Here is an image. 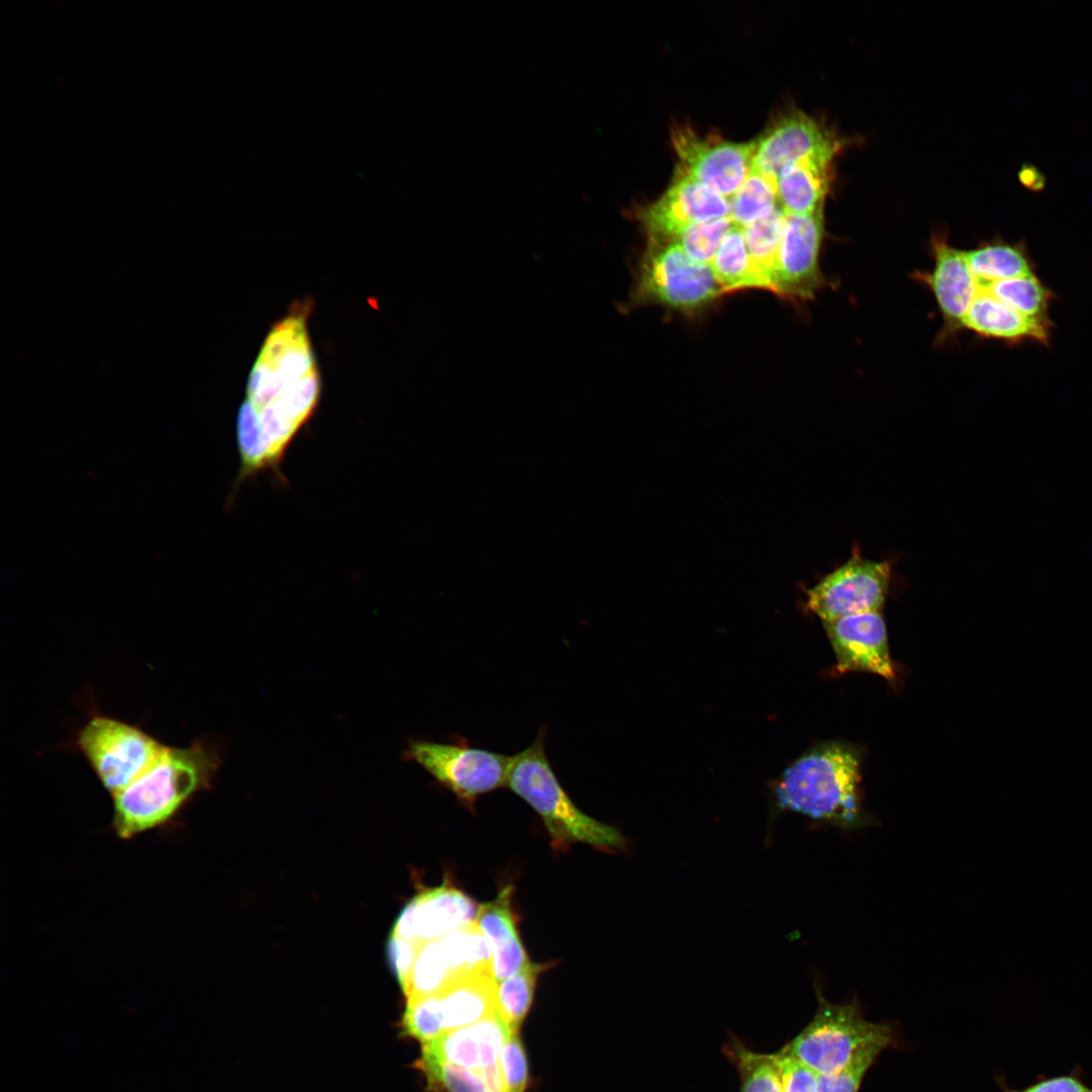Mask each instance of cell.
<instances>
[{
  "label": "cell",
  "instance_id": "obj_8",
  "mask_svg": "<svg viewBox=\"0 0 1092 1092\" xmlns=\"http://www.w3.org/2000/svg\"><path fill=\"white\" fill-rule=\"evenodd\" d=\"M402 753L405 760L421 765L467 805L507 786L513 758L461 741L440 743L424 739L410 740Z\"/></svg>",
  "mask_w": 1092,
  "mask_h": 1092
},
{
  "label": "cell",
  "instance_id": "obj_26",
  "mask_svg": "<svg viewBox=\"0 0 1092 1092\" xmlns=\"http://www.w3.org/2000/svg\"><path fill=\"white\" fill-rule=\"evenodd\" d=\"M730 218L744 228L768 215L780 205L777 179L751 169L750 173L729 198Z\"/></svg>",
  "mask_w": 1092,
  "mask_h": 1092
},
{
  "label": "cell",
  "instance_id": "obj_9",
  "mask_svg": "<svg viewBox=\"0 0 1092 1092\" xmlns=\"http://www.w3.org/2000/svg\"><path fill=\"white\" fill-rule=\"evenodd\" d=\"M891 564L863 558L857 549L843 564L807 590V607L822 622L881 611L890 584Z\"/></svg>",
  "mask_w": 1092,
  "mask_h": 1092
},
{
  "label": "cell",
  "instance_id": "obj_32",
  "mask_svg": "<svg viewBox=\"0 0 1092 1092\" xmlns=\"http://www.w3.org/2000/svg\"><path fill=\"white\" fill-rule=\"evenodd\" d=\"M421 1064L430 1084L445 1092H491L480 1073L425 1054Z\"/></svg>",
  "mask_w": 1092,
  "mask_h": 1092
},
{
  "label": "cell",
  "instance_id": "obj_34",
  "mask_svg": "<svg viewBox=\"0 0 1092 1092\" xmlns=\"http://www.w3.org/2000/svg\"><path fill=\"white\" fill-rule=\"evenodd\" d=\"M504 1092H525L528 1064L518 1032H510L499 1054Z\"/></svg>",
  "mask_w": 1092,
  "mask_h": 1092
},
{
  "label": "cell",
  "instance_id": "obj_15",
  "mask_svg": "<svg viewBox=\"0 0 1092 1092\" xmlns=\"http://www.w3.org/2000/svg\"><path fill=\"white\" fill-rule=\"evenodd\" d=\"M478 907L465 893L444 883L412 899L391 934L418 943L436 940L474 922Z\"/></svg>",
  "mask_w": 1092,
  "mask_h": 1092
},
{
  "label": "cell",
  "instance_id": "obj_31",
  "mask_svg": "<svg viewBox=\"0 0 1092 1092\" xmlns=\"http://www.w3.org/2000/svg\"><path fill=\"white\" fill-rule=\"evenodd\" d=\"M734 225L730 216L695 224L674 240L692 259L710 265L723 238Z\"/></svg>",
  "mask_w": 1092,
  "mask_h": 1092
},
{
  "label": "cell",
  "instance_id": "obj_16",
  "mask_svg": "<svg viewBox=\"0 0 1092 1092\" xmlns=\"http://www.w3.org/2000/svg\"><path fill=\"white\" fill-rule=\"evenodd\" d=\"M934 266L918 275L931 289L944 322L945 334L963 328L964 317L979 289L967 263L965 252L944 239L932 240Z\"/></svg>",
  "mask_w": 1092,
  "mask_h": 1092
},
{
  "label": "cell",
  "instance_id": "obj_25",
  "mask_svg": "<svg viewBox=\"0 0 1092 1092\" xmlns=\"http://www.w3.org/2000/svg\"><path fill=\"white\" fill-rule=\"evenodd\" d=\"M723 1052L739 1074L740 1092H782L776 1053L752 1051L735 1035L725 1043Z\"/></svg>",
  "mask_w": 1092,
  "mask_h": 1092
},
{
  "label": "cell",
  "instance_id": "obj_11",
  "mask_svg": "<svg viewBox=\"0 0 1092 1092\" xmlns=\"http://www.w3.org/2000/svg\"><path fill=\"white\" fill-rule=\"evenodd\" d=\"M824 206L809 214H787L777 259V294L807 300L825 282L819 265Z\"/></svg>",
  "mask_w": 1092,
  "mask_h": 1092
},
{
  "label": "cell",
  "instance_id": "obj_35",
  "mask_svg": "<svg viewBox=\"0 0 1092 1092\" xmlns=\"http://www.w3.org/2000/svg\"><path fill=\"white\" fill-rule=\"evenodd\" d=\"M782 1092H817L818 1074L792 1055L786 1045L776 1053Z\"/></svg>",
  "mask_w": 1092,
  "mask_h": 1092
},
{
  "label": "cell",
  "instance_id": "obj_17",
  "mask_svg": "<svg viewBox=\"0 0 1092 1092\" xmlns=\"http://www.w3.org/2000/svg\"><path fill=\"white\" fill-rule=\"evenodd\" d=\"M510 1032L496 1011L423 1044V1054L483 1075L498 1066L499 1054Z\"/></svg>",
  "mask_w": 1092,
  "mask_h": 1092
},
{
  "label": "cell",
  "instance_id": "obj_2",
  "mask_svg": "<svg viewBox=\"0 0 1092 1092\" xmlns=\"http://www.w3.org/2000/svg\"><path fill=\"white\" fill-rule=\"evenodd\" d=\"M224 756V745L210 736L167 745L148 770L112 796L116 833L129 838L168 822L212 786Z\"/></svg>",
  "mask_w": 1092,
  "mask_h": 1092
},
{
  "label": "cell",
  "instance_id": "obj_37",
  "mask_svg": "<svg viewBox=\"0 0 1092 1092\" xmlns=\"http://www.w3.org/2000/svg\"><path fill=\"white\" fill-rule=\"evenodd\" d=\"M1003 1092H1020V1090L1008 1088L1006 1085H1004Z\"/></svg>",
  "mask_w": 1092,
  "mask_h": 1092
},
{
  "label": "cell",
  "instance_id": "obj_36",
  "mask_svg": "<svg viewBox=\"0 0 1092 1092\" xmlns=\"http://www.w3.org/2000/svg\"><path fill=\"white\" fill-rule=\"evenodd\" d=\"M1020 183L1031 191H1040L1044 188L1046 178L1035 166L1025 163L1018 172Z\"/></svg>",
  "mask_w": 1092,
  "mask_h": 1092
},
{
  "label": "cell",
  "instance_id": "obj_28",
  "mask_svg": "<svg viewBox=\"0 0 1092 1092\" xmlns=\"http://www.w3.org/2000/svg\"><path fill=\"white\" fill-rule=\"evenodd\" d=\"M543 966L529 962L519 973L497 983V1012L511 1032H518L533 1001Z\"/></svg>",
  "mask_w": 1092,
  "mask_h": 1092
},
{
  "label": "cell",
  "instance_id": "obj_3",
  "mask_svg": "<svg viewBox=\"0 0 1092 1092\" xmlns=\"http://www.w3.org/2000/svg\"><path fill=\"white\" fill-rule=\"evenodd\" d=\"M859 763L850 745L815 747L784 771L776 789L779 806L844 830L867 826L872 820L861 807Z\"/></svg>",
  "mask_w": 1092,
  "mask_h": 1092
},
{
  "label": "cell",
  "instance_id": "obj_4",
  "mask_svg": "<svg viewBox=\"0 0 1092 1092\" xmlns=\"http://www.w3.org/2000/svg\"><path fill=\"white\" fill-rule=\"evenodd\" d=\"M545 736V728L540 729L528 747L513 755L507 787L540 815L555 847L575 842L605 850L626 847L616 827L583 813L563 790L546 755Z\"/></svg>",
  "mask_w": 1092,
  "mask_h": 1092
},
{
  "label": "cell",
  "instance_id": "obj_21",
  "mask_svg": "<svg viewBox=\"0 0 1092 1092\" xmlns=\"http://www.w3.org/2000/svg\"><path fill=\"white\" fill-rule=\"evenodd\" d=\"M435 994L444 1032L473 1024L497 1011V983L490 974L458 979Z\"/></svg>",
  "mask_w": 1092,
  "mask_h": 1092
},
{
  "label": "cell",
  "instance_id": "obj_30",
  "mask_svg": "<svg viewBox=\"0 0 1092 1092\" xmlns=\"http://www.w3.org/2000/svg\"><path fill=\"white\" fill-rule=\"evenodd\" d=\"M886 1048L878 1042L860 1046L842 1068L818 1075L817 1092H858L867 1072Z\"/></svg>",
  "mask_w": 1092,
  "mask_h": 1092
},
{
  "label": "cell",
  "instance_id": "obj_27",
  "mask_svg": "<svg viewBox=\"0 0 1092 1092\" xmlns=\"http://www.w3.org/2000/svg\"><path fill=\"white\" fill-rule=\"evenodd\" d=\"M710 267L724 292L752 287L750 260L741 226L734 224L726 234Z\"/></svg>",
  "mask_w": 1092,
  "mask_h": 1092
},
{
  "label": "cell",
  "instance_id": "obj_6",
  "mask_svg": "<svg viewBox=\"0 0 1092 1092\" xmlns=\"http://www.w3.org/2000/svg\"><path fill=\"white\" fill-rule=\"evenodd\" d=\"M818 1005L809 1024L786 1048L818 1075L842 1068L862 1045L873 1042L889 1046L892 1028L867 1020L856 1003L834 1004L816 993Z\"/></svg>",
  "mask_w": 1092,
  "mask_h": 1092
},
{
  "label": "cell",
  "instance_id": "obj_29",
  "mask_svg": "<svg viewBox=\"0 0 1092 1092\" xmlns=\"http://www.w3.org/2000/svg\"><path fill=\"white\" fill-rule=\"evenodd\" d=\"M984 291L1025 315L1048 317L1052 292L1033 274L995 282Z\"/></svg>",
  "mask_w": 1092,
  "mask_h": 1092
},
{
  "label": "cell",
  "instance_id": "obj_10",
  "mask_svg": "<svg viewBox=\"0 0 1092 1092\" xmlns=\"http://www.w3.org/2000/svg\"><path fill=\"white\" fill-rule=\"evenodd\" d=\"M677 171L730 198L752 169L755 141L735 143L704 136L690 127L672 130Z\"/></svg>",
  "mask_w": 1092,
  "mask_h": 1092
},
{
  "label": "cell",
  "instance_id": "obj_24",
  "mask_svg": "<svg viewBox=\"0 0 1092 1092\" xmlns=\"http://www.w3.org/2000/svg\"><path fill=\"white\" fill-rule=\"evenodd\" d=\"M439 940L454 981L473 975H492L491 946L475 922L464 925Z\"/></svg>",
  "mask_w": 1092,
  "mask_h": 1092
},
{
  "label": "cell",
  "instance_id": "obj_20",
  "mask_svg": "<svg viewBox=\"0 0 1092 1092\" xmlns=\"http://www.w3.org/2000/svg\"><path fill=\"white\" fill-rule=\"evenodd\" d=\"M833 158L824 154L809 156L780 173L778 197L787 214H809L824 206Z\"/></svg>",
  "mask_w": 1092,
  "mask_h": 1092
},
{
  "label": "cell",
  "instance_id": "obj_5",
  "mask_svg": "<svg viewBox=\"0 0 1092 1092\" xmlns=\"http://www.w3.org/2000/svg\"><path fill=\"white\" fill-rule=\"evenodd\" d=\"M166 746L142 727L100 712H92L74 738L75 749L111 796L148 770Z\"/></svg>",
  "mask_w": 1092,
  "mask_h": 1092
},
{
  "label": "cell",
  "instance_id": "obj_12",
  "mask_svg": "<svg viewBox=\"0 0 1092 1092\" xmlns=\"http://www.w3.org/2000/svg\"><path fill=\"white\" fill-rule=\"evenodd\" d=\"M729 214V199L676 171L671 185L639 218L649 241L670 242L695 224Z\"/></svg>",
  "mask_w": 1092,
  "mask_h": 1092
},
{
  "label": "cell",
  "instance_id": "obj_1",
  "mask_svg": "<svg viewBox=\"0 0 1092 1092\" xmlns=\"http://www.w3.org/2000/svg\"><path fill=\"white\" fill-rule=\"evenodd\" d=\"M309 306L298 303L267 334L250 372L236 422L240 466L230 492L264 471H279L285 452L313 415L321 377L307 329Z\"/></svg>",
  "mask_w": 1092,
  "mask_h": 1092
},
{
  "label": "cell",
  "instance_id": "obj_23",
  "mask_svg": "<svg viewBox=\"0 0 1092 1092\" xmlns=\"http://www.w3.org/2000/svg\"><path fill=\"white\" fill-rule=\"evenodd\" d=\"M965 256L979 290L998 281L1032 274L1027 255L1019 245L987 243L965 252Z\"/></svg>",
  "mask_w": 1092,
  "mask_h": 1092
},
{
  "label": "cell",
  "instance_id": "obj_14",
  "mask_svg": "<svg viewBox=\"0 0 1092 1092\" xmlns=\"http://www.w3.org/2000/svg\"><path fill=\"white\" fill-rule=\"evenodd\" d=\"M822 623L840 673L859 670L888 680L896 678L881 611L848 615Z\"/></svg>",
  "mask_w": 1092,
  "mask_h": 1092
},
{
  "label": "cell",
  "instance_id": "obj_33",
  "mask_svg": "<svg viewBox=\"0 0 1092 1092\" xmlns=\"http://www.w3.org/2000/svg\"><path fill=\"white\" fill-rule=\"evenodd\" d=\"M406 1034L426 1044L444 1033L436 994L407 1000L402 1018Z\"/></svg>",
  "mask_w": 1092,
  "mask_h": 1092
},
{
  "label": "cell",
  "instance_id": "obj_13",
  "mask_svg": "<svg viewBox=\"0 0 1092 1092\" xmlns=\"http://www.w3.org/2000/svg\"><path fill=\"white\" fill-rule=\"evenodd\" d=\"M842 141L802 111L782 114L755 141L752 169L778 178L788 166L813 155L835 156Z\"/></svg>",
  "mask_w": 1092,
  "mask_h": 1092
},
{
  "label": "cell",
  "instance_id": "obj_7",
  "mask_svg": "<svg viewBox=\"0 0 1092 1092\" xmlns=\"http://www.w3.org/2000/svg\"><path fill=\"white\" fill-rule=\"evenodd\" d=\"M724 290L710 265L692 259L673 242L649 241L638 272L637 299L678 310L711 302Z\"/></svg>",
  "mask_w": 1092,
  "mask_h": 1092
},
{
  "label": "cell",
  "instance_id": "obj_18",
  "mask_svg": "<svg viewBox=\"0 0 1092 1092\" xmlns=\"http://www.w3.org/2000/svg\"><path fill=\"white\" fill-rule=\"evenodd\" d=\"M512 895L513 887L505 886L493 900L479 905L474 921L490 943L496 983L513 977L530 962L519 936Z\"/></svg>",
  "mask_w": 1092,
  "mask_h": 1092
},
{
  "label": "cell",
  "instance_id": "obj_22",
  "mask_svg": "<svg viewBox=\"0 0 1092 1092\" xmlns=\"http://www.w3.org/2000/svg\"><path fill=\"white\" fill-rule=\"evenodd\" d=\"M786 212L781 205L742 228L748 250L752 287L777 293V259Z\"/></svg>",
  "mask_w": 1092,
  "mask_h": 1092
},
{
  "label": "cell",
  "instance_id": "obj_19",
  "mask_svg": "<svg viewBox=\"0 0 1092 1092\" xmlns=\"http://www.w3.org/2000/svg\"><path fill=\"white\" fill-rule=\"evenodd\" d=\"M963 328L986 338L1010 343L1034 340L1045 344L1051 335L1048 317L1025 315L984 290H979L974 297L964 317Z\"/></svg>",
  "mask_w": 1092,
  "mask_h": 1092
}]
</instances>
